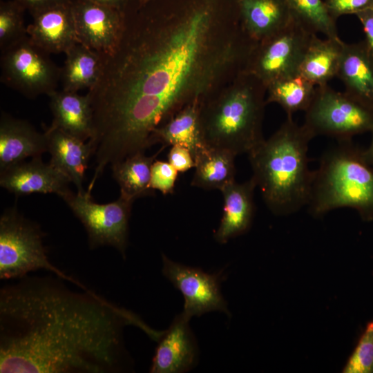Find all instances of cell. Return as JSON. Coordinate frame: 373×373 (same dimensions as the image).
<instances>
[{"mask_svg":"<svg viewBox=\"0 0 373 373\" xmlns=\"http://www.w3.org/2000/svg\"><path fill=\"white\" fill-rule=\"evenodd\" d=\"M124 15L119 41L103 54L87 93L99 172L144 153L157 129L244 71L256 45L236 0L135 1Z\"/></svg>","mask_w":373,"mask_h":373,"instance_id":"obj_1","label":"cell"},{"mask_svg":"<svg viewBox=\"0 0 373 373\" xmlns=\"http://www.w3.org/2000/svg\"><path fill=\"white\" fill-rule=\"evenodd\" d=\"M0 290L1 373H116L129 361L123 341L133 325L158 341L137 314L62 278L25 276Z\"/></svg>","mask_w":373,"mask_h":373,"instance_id":"obj_2","label":"cell"},{"mask_svg":"<svg viewBox=\"0 0 373 373\" xmlns=\"http://www.w3.org/2000/svg\"><path fill=\"white\" fill-rule=\"evenodd\" d=\"M314 137L304 124L287 116L270 137L247 154L251 178L274 214H291L307 205L314 177L307 151Z\"/></svg>","mask_w":373,"mask_h":373,"instance_id":"obj_3","label":"cell"},{"mask_svg":"<svg viewBox=\"0 0 373 373\" xmlns=\"http://www.w3.org/2000/svg\"><path fill=\"white\" fill-rule=\"evenodd\" d=\"M267 86L242 71L200 104V121L207 146L248 154L265 139L262 122Z\"/></svg>","mask_w":373,"mask_h":373,"instance_id":"obj_4","label":"cell"},{"mask_svg":"<svg viewBox=\"0 0 373 373\" xmlns=\"http://www.w3.org/2000/svg\"><path fill=\"white\" fill-rule=\"evenodd\" d=\"M307 206L314 216L347 207L373 220V167L352 139L338 141L322 155Z\"/></svg>","mask_w":373,"mask_h":373,"instance_id":"obj_5","label":"cell"},{"mask_svg":"<svg viewBox=\"0 0 373 373\" xmlns=\"http://www.w3.org/2000/svg\"><path fill=\"white\" fill-rule=\"evenodd\" d=\"M41 269L88 289L49 261L42 232L35 223L19 213L16 207L6 210L0 218V278L19 279Z\"/></svg>","mask_w":373,"mask_h":373,"instance_id":"obj_6","label":"cell"},{"mask_svg":"<svg viewBox=\"0 0 373 373\" xmlns=\"http://www.w3.org/2000/svg\"><path fill=\"white\" fill-rule=\"evenodd\" d=\"M305 112L303 124L314 137L326 135L339 141L373 130V108L327 84L316 86Z\"/></svg>","mask_w":373,"mask_h":373,"instance_id":"obj_7","label":"cell"},{"mask_svg":"<svg viewBox=\"0 0 373 373\" xmlns=\"http://www.w3.org/2000/svg\"><path fill=\"white\" fill-rule=\"evenodd\" d=\"M26 35L1 49V82L26 97L56 90L61 68Z\"/></svg>","mask_w":373,"mask_h":373,"instance_id":"obj_8","label":"cell"},{"mask_svg":"<svg viewBox=\"0 0 373 373\" xmlns=\"http://www.w3.org/2000/svg\"><path fill=\"white\" fill-rule=\"evenodd\" d=\"M61 198L84 225L91 249L111 246L125 259L134 201L119 195L115 201L98 204L87 191L76 193L70 191Z\"/></svg>","mask_w":373,"mask_h":373,"instance_id":"obj_9","label":"cell"},{"mask_svg":"<svg viewBox=\"0 0 373 373\" xmlns=\"http://www.w3.org/2000/svg\"><path fill=\"white\" fill-rule=\"evenodd\" d=\"M313 35L292 18L285 28L256 44L245 70L267 86L276 80L298 74Z\"/></svg>","mask_w":373,"mask_h":373,"instance_id":"obj_10","label":"cell"},{"mask_svg":"<svg viewBox=\"0 0 373 373\" xmlns=\"http://www.w3.org/2000/svg\"><path fill=\"white\" fill-rule=\"evenodd\" d=\"M164 276L183 295L181 314L189 320L207 312L218 311L229 315L227 303L220 291V274H209L162 255Z\"/></svg>","mask_w":373,"mask_h":373,"instance_id":"obj_11","label":"cell"},{"mask_svg":"<svg viewBox=\"0 0 373 373\" xmlns=\"http://www.w3.org/2000/svg\"><path fill=\"white\" fill-rule=\"evenodd\" d=\"M78 42L101 54L116 48L124 26V12L90 0H73Z\"/></svg>","mask_w":373,"mask_h":373,"instance_id":"obj_12","label":"cell"},{"mask_svg":"<svg viewBox=\"0 0 373 373\" xmlns=\"http://www.w3.org/2000/svg\"><path fill=\"white\" fill-rule=\"evenodd\" d=\"M68 178L41 157L22 162L0 171V185L17 196L55 193L60 198L70 191Z\"/></svg>","mask_w":373,"mask_h":373,"instance_id":"obj_13","label":"cell"},{"mask_svg":"<svg viewBox=\"0 0 373 373\" xmlns=\"http://www.w3.org/2000/svg\"><path fill=\"white\" fill-rule=\"evenodd\" d=\"M30 14L33 19L27 26V35L48 53H65L79 43L71 3L56 4Z\"/></svg>","mask_w":373,"mask_h":373,"instance_id":"obj_14","label":"cell"},{"mask_svg":"<svg viewBox=\"0 0 373 373\" xmlns=\"http://www.w3.org/2000/svg\"><path fill=\"white\" fill-rule=\"evenodd\" d=\"M189 320L180 314L158 341L150 368L151 373H182L197 363L198 346L189 325Z\"/></svg>","mask_w":373,"mask_h":373,"instance_id":"obj_15","label":"cell"},{"mask_svg":"<svg viewBox=\"0 0 373 373\" xmlns=\"http://www.w3.org/2000/svg\"><path fill=\"white\" fill-rule=\"evenodd\" d=\"M48 151L45 133L28 122L1 113L0 119V171Z\"/></svg>","mask_w":373,"mask_h":373,"instance_id":"obj_16","label":"cell"},{"mask_svg":"<svg viewBox=\"0 0 373 373\" xmlns=\"http://www.w3.org/2000/svg\"><path fill=\"white\" fill-rule=\"evenodd\" d=\"M256 187L254 180L251 178L240 184L235 181L220 191L223 196V213L214 234L218 242L224 244L249 229L255 211Z\"/></svg>","mask_w":373,"mask_h":373,"instance_id":"obj_17","label":"cell"},{"mask_svg":"<svg viewBox=\"0 0 373 373\" xmlns=\"http://www.w3.org/2000/svg\"><path fill=\"white\" fill-rule=\"evenodd\" d=\"M336 77L346 94L373 108V55L365 41L344 42Z\"/></svg>","mask_w":373,"mask_h":373,"instance_id":"obj_18","label":"cell"},{"mask_svg":"<svg viewBox=\"0 0 373 373\" xmlns=\"http://www.w3.org/2000/svg\"><path fill=\"white\" fill-rule=\"evenodd\" d=\"M44 133L51 156L50 162L68 178L77 192L84 191L85 172L93 155L90 143L50 126Z\"/></svg>","mask_w":373,"mask_h":373,"instance_id":"obj_19","label":"cell"},{"mask_svg":"<svg viewBox=\"0 0 373 373\" xmlns=\"http://www.w3.org/2000/svg\"><path fill=\"white\" fill-rule=\"evenodd\" d=\"M240 22L249 37L262 41L292 21L286 0H236Z\"/></svg>","mask_w":373,"mask_h":373,"instance_id":"obj_20","label":"cell"},{"mask_svg":"<svg viewBox=\"0 0 373 373\" xmlns=\"http://www.w3.org/2000/svg\"><path fill=\"white\" fill-rule=\"evenodd\" d=\"M52 127L59 128L84 141L93 135V112L87 95L77 92L57 90L50 93Z\"/></svg>","mask_w":373,"mask_h":373,"instance_id":"obj_21","label":"cell"},{"mask_svg":"<svg viewBox=\"0 0 373 373\" xmlns=\"http://www.w3.org/2000/svg\"><path fill=\"white\" fill-rule=\"evenodd\" d=\"M344 42L340 38L321 39L313 35L300 64L298 73L316 86L336 77Z\"/></svg>","mask_w":373,"mask_h":373,"instance_id":"obj_22","label":"cell"},{"mask_svg":"<svg viewBox=\"0 0 373 373\" xmlns=\"http://www.w3.org/2000/svg\"><path fill=\"white\" fill-rule=\"evenodd\" d=\"M161 143L163 146L180 145L190 150L193 158L207 146L200 121V104H190L181 110L166 124L157 129L152 144Z\"/></svg>","mask_w":373,"mask_h":373,"instance_id":"obj_23","label":"cell"},{"mask_svg":"<svg viewBox=\"0 0 373 373\" xmlns=\"http://www.w3.org/2000/svg\"><path fill=\"white\" fill-rule=\"evenodd\" d=\"M61 68L62 89L77 92L93 87L97 82L104 66V55L79 43L68 49Z\"/></svg>","mask_w":373,"mask_h":373,"instance_id":"obj_24","label":"cell"},{"mask_svg":"<svg viewBox=\"0 0 373 373\" xmlns=\"http://www.w3.org/2000/svg\"><path fill=\"white\" fill-rule=\"evenodd\" d=\"M236 155L227 150L209 147L195 157V173L191 185L221 191L235 182Z\"/></svg>","mask_w":373,"mask_h":373,"instance_id":"obj_25","label":"cell"},{"mask_svg":"<svg viewBox=\"0 0 373 373\" xmlns=\"http://www.w3.org/2000/svg\"><path fill=\"white\" fill-rule=\"evenodd\" d=\"M164 148L154 155L146 156L144 153H138L111 166L121 195L135 201L153 192L150 188L151 167Z\"/></svg>","mask_w":373,"mask_h":373,"instance_id":"obj_26","label":"cell"},{"mask_svg":"<svg viewBox=\"0 0 373 373\" xmlns=\"http://www.w3.org/2000/svg\"><path fill=\"white\" fill-rule=\"evenodd\" d=\"M316 86L299 73L276 80L267 86V104L276 103L292 116L309 106Z\"/></svg>","mask_w":373,"mask_h":373,"instance_id":"obj_27","label":"cell"},{"mask_svg":"<svg viewBox=\"0 0 373 373\" xmlns=\"http://www.w3.org/2000/svg\"><path fill=\"white\" fill-rule=\"evenodd\" d=\"M294 21L312 34L339 38L336 19L323 0H286Z\"/></svg>","mask_w":373,"mask_h":373,"instance_id":"obj_28","label":"cell"},{"mask_svg":"<svg viewBox=\"0 0 373 373\" xmlns=\"http://www.w3.org/2000/svg\"><path fill=\"white\" fill-rule=\"evenodd\" d=\"M24 10L15 0L1 2L0 49L27 35V26L23 21Z\"/></svg>","mask_w":373,"mask_h":373,"instance_id":"obj_29","label":"cell"},{"mask_svg":"<svg viewBox=\"0 0 373 373\" xmlns=\"http://www.w3.org/2000/svg\"><path fill=\"white\" fill-rule=\"evenodd\" d=\"M343 372H373V320L366 325L354 351L343 367Z\"/></svg>","mask_w":373,"mask_h":373,"instance_id":"obj_30","label":"cell"},{"mask_svg":"<svg viewBox=\"0 0 373 373\" xmlns=\"http://www.w3.org/2000/svg\"><path fill=\"white\" fill-rule=\"evenodd\" d=\"M178 171L169 162L155 160L151 167L150 188L166 195L174 191Z\"/></svg>","mask_w":373,"mask_h":373,"instance_id":"obj_31","label":"cell"},{"mask_svg":"<svg viewBox=\"0 0 373 373\" xmlns=\"http://www.w3.org/2000/svg\"><path fill=\"white\" fill-rule=\"evenodd\" d=\"M332 15L337 18L345 15H355L365 9L373 7V0H324Z\"/></svg>","mask_w":373,"mask_h":373,"instance_id":"obj_32","label":"cell"},{"mask_svg":"<svg viewBox=\"0 0 373 373\" xmlns=\"http://www.w3.org/2000/svg\"><path fill=\"white\" fill-rule=\"evenodd\" d=\"M171 146L168 154V162L178 172H185L195 167V160L189 149L180 145Z\"/></svg>","mask_w":373,"mask_h":373,"instance_id":"obj_33","label":"cell"},{"mask_svg":"<svg viewBox=\"0 0 373 373\" xmlns=\"http://www.w3.org/2000/svg\"><path fill=\"white\" fill-rule=\"evenodd\" d=\"M361 23L365 33V42L373 55V7L365 9L355 14Z\"/></svg>","mask_w":373,"mask_h":373,"instance_id":"obj_34","label":"cell"},{"mask_svg":"<svg viewBox=\"0 0 373 373\" xmlns=\"http://www.w3.org/2000/svg\"><path fill=\"white\" fill-rule=\"evenodd\" d=\"M30 13L59 3H71L73 0H15Z\"/></svg>","mask_w":373,"mask_h":373,"instance_id":"obj_35","label":"cell"},{"mask_svg":"<svg viewBox=\"0 0 373 373\" xmlns=\"http://www.w3.org/2000/svg\"><path fill=\"white\" fill-rule=\"evenodd\" d=\"M97 3L125 11L131 0H90Z\"/></svg>","mask_w":373,"mask_h":373,"instance_id":"obj_36","label":"cell"},{"mask_svg":"<svg viewBox=\"0 0 373 373\" xmlns=\"http://www.w3.org/2000/svg\"><path fill=\"white\" fill-rule=\"evenodd\" d=\"M371 133H372L371 142L368 148L364 150V155L367 161L373 167V130L372 131Z\"/></svg>","mask_w":373,"mask_h":373,"instance_id":"obj_37","label":"cell"},{"mask_svg":"<svg viewBox=\"0 0 373 373\" xmlns=\"http://www.w3.org/2000/svg\"><path fill=\"white\" fill-rule=\"evenodd\" d=\"M149 1H151V0H137V3L140 4L145 3L148 2Z\"/></svg>","mask_w":373,"mask_h":373,"instance_id":"obj_38","label":"cell"}]
</instances>
